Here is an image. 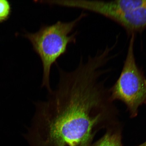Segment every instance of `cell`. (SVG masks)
Returning <instances> with one entry per match:
<instances>
[{
  "label": "cell",
  "instance_id": "7",
  "mask_svg": "<svg viewBox=\"0 0 146 146\" xmlns=\"http://www.w3.org/2000/svg\"><path fill=\"white\" fill-rule=\"evenodd\" d=\"M10 9V5L8 1L0 0V22L8 18Z\"/></svg>",
  "mask_w": 146,
  "mask_h": 146
},
{
  "label": "cell",
  "instance_id": "3",
  "mask_svg": "<svg viewBox=\"0 0 146 146\" xmlns=\"http://www.w3.org/2000/svg\"><path fill=\"white\" fill-rule=\"evenodd\" d=\"M135 38L134 35L131 36L121 74L110 89L111 99L125 103L132 118L137 115L140 106L146 105V78L136 63Z\"/></svg>",
  "mask_w": 146,
  "mask_h": 146
},
{
  "label": "cell",
  "instance_id": "4",
  "mask_svg": "<svg viewBox=\"0 0 146 146\" xmlns=\"http://www.w3.org/2000/svg\"><path fill=\"white\" fill-rule=\"evenodd\" d=\"M146 0H54L53 5L81 9L115 21L123 14L143 5Z\"/></svg>",
  "mask_w": 146,
  "mask_h": 146
},
{
  "label": "cell",
  "instance_id": "8",
  "mask_svg": "<svg viewBox=\"0 0 146 146\" xmlns=\"http://www.w3.org/2000/svg\"><path fill=\"white\" fill-rule=\"evenodd\" d=\"M138 146H146V141Z\"/></svg>",
  "mask_w": 146,
  "mask_h": 146
},
{
  "label": "cell",
  "instance_id": "6",
  "mask_svg": "<svg viewBox=\"0 0 146 146\" xmlns=\"http://www.w3.org/2000/svg\"><path fill=\"white\" fill-rule=\"evenodd\" d=\"M91 146H122L120 124L107 129L103 137Z\"/></svg>",
  "mask_w": 146,
  "mask_h": 146
},
{
  "label": "cell",
  "instance_id": "5",
  "mask_svg": "<svg viewBox=\"0 0 146 146\" xmlns=\"http://www.w3.org/2000/svg\"><path fill=\"white\" fill-rule=\"evenodd\" d=\"M115 22L131 35L143 31L146 29V0L143 5L129 11Z\"/></svg>",
  "mask_w": 146,
  "mask_h": 146
},
{
  "label": "cell",
  "instance_id": "1",
  "mask_svg": "<svg viewBox=\"0 0 146 146\" xmlns=\"http://www.w3.org/2000/svg\"><path fill=\"white\" fill-rule=\"evenodd\" d=\"M59 81L46 100L35 103V112L27 139L30 146H91L101 129L120 123L110 89L101 79L103 64L81 59L74 70L57 65Z\"/></svg>",
  "mask_w": 146,
  "mask_h": 146
},
{
  "label": "cell",
  "instance_id": "2",
  "mask_svg": "<svg viewBox=\"0 0 146 146\" xmlns=\"http://www.w3.org/2000/svg\"><path fill=\"white\" fill-rule=\"evenodd\" d=\"M86 15L82 13L72 21H59L52 25H44L37 32L27 33L25 35L41 60L43 67L41 87L48 92L52 89L50 83L51 68L60 57L66 53L69 44L76 43L77 32L70 34Z\"/></svg>",
  "mask_w": 146,
  "mask_h": 146
}]
</instances>
